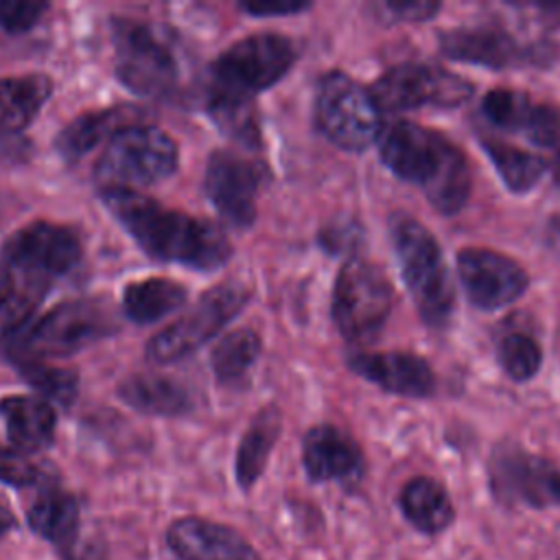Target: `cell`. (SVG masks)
<instances>
[{"label": "cell", "instance_id": "cell-1", "mask_svg": "<svg viewBox=\"0 0 560 560\" xmlns=\"http://www.w3.org/2000/svg\"><path fill=\"white\" fill-rule=\"evenodd\" d=\"M81 258L74 230L37 221L13 232L0 252V339L20 332L57 276Z\"/></svg>", "mask_w": 560, "mask_h": 560}, {"label": "cell", "instance_id": "cell-2", "mask_svg": "<svg viewBox=\"0 0 560 560\" xmlns=\"http://www.w3.org/2000/svg\"><path fill=\"white\" fill-rule=\"evenodd\" d=\"M103 201L153 258L212 271L232 254L230 241L208 221L171 210L136 190H103Z\"/></svg>", "mask_w": 560, "mask_h": 560}, {"label": "cell", "instance_id": "cell-3", "mask_svg": "<svg viewBox=\"0 0 560 560\" xmlns=\"http://www.w3.org/2000/svg\"><path fill=\"white\" fill-rule=\"evenodd\" d=\"M383 164L400 179L422 188L442 214H455L470 195V166L446 136L411 120H398L378 138Z\"/></svg>", "mask_w": 560, "mask_h": 560}, {"label": "cell", "instance_id": "cell-4", "mask_svg": "<svg viewBox=\"0 0 560 560\" xmlns=\"http://www.w3.org/2000/svg\"><path fill=\"white\" fill-rule=\"evenodd\" d=\"M392 243L420 317L431 328H444L453 315L455 291L440 243L427 225L407 214L392 219Z\"/></svg>", "mask_w": 560, "mask_h": 560}, {"label": "cell", "instance_id": "cell-5", "mask_svg": "<svg viewBox=\"0 0 560 560\" xmlns=\"http://www.w3.org/2000/svg\"><path fill=\"white\" fill-rule=\"evenodd\" d=\"M175 168V140L153 125H131L107 140L94 173L101 190H133L168 177Z\"/></svg>", "mask_w": 560, "mask_h": 560}, {"label": "cell", "instance_id": "cell-6", "mask_svg": "<svg viewBox=\"0 0 560 560\" xmlns=\"http://www.w3.org/2000/svg\"><path fill=\"white\" fill-rule=\"evenodd\" d=\"M488 486L494 501L510 510L560 508V466L514 442H501L492 448Z\"/></svg>", "mask_w": 560, "mask_h": 560}, {"label": "cell", "instance_id": "cell-7", "mask_svg": "<svg viewBox=\"0 0 560 560\" xmlns=\"http://www.w3.org/2000/svg\"><path fill=\"white\" fill-rule=\"evenodd\" d=\"M381 109L368 88L343 72H328L315 94L322 133L346 151H365L383 133Z\"/></svg>", "mask_w": 560, "mask_h": 560}, {"label": "cell", "instance_id": "cell-8", "mask_svg": "<svg viewBox=\"0 0 560 560\" xmlns=\"http://www.w3.org/2000/svg\"><path fill=\"white\" fill-rule=\"evenodd\" d=\"M394 306V289L385 271L363 258H350L337 273L332 319L350 341H368L385 326Z\"/></svg>", "mask_w": 560, "mask_h": 560}, {"label": "cell", "instance_id": "cell-9", "mask_svg": "<svg viewBox=\"0 0 560 560\" xmlns=\"http://www.w3.org/2000/svg\"><path fill=\"white\" fill-rule=\"evenodd\" d=\"M116 328L114 313L96 300H70L37 319L18 341L24 361L77 352Z\"/></svg>", "mask_w": 560, "mask_h": 560}, {"label": "cell", "instance_id": "cell-10", "mask_svg": "<svg viewBox=\"0 0 560 560\" xmlns=\"http://www.w3.org/2000/svg\"><path fill=\"white\" fill-rule=\"evenodd\" d=\"M295 48L278 33H258L232 44L214 63V90L252 96L278 83L293 66Z\"/></svg>", "mask_w": 560, "mask_h": 560}, {"label": "cell", "instance_id": "cell-11", "mask_svg": "<svg viewBox=\"0 0 560 560\" xmlns=\"http://www.w3.org/2000/svg\"><path fill=\"white\" fill-rule=\"evenodd\" d=\"M370 92L381 112H407L427 105L459 107L472 96L475 88L440 66L407 61L383 72Z\"/></svg>", "mask_w": 560, "mask_h": 560}, {"label": "cell", "instance_id": "cell-12", "mask_svg": "<svg viewBox=\"0 0 560 560\" xmlns=\"http://www.w3.org/2000/svg\"><path fill=\"white\" fill-rule=\"evenodd\" d=\"M112 31L116 72L129 90L155 96L175 85L179 66L164 35L155 33L149 24L133 20H116Z\"/></svg>", "mask_w": 560, "mask_h": 560}, {"label": "cell", "instance_id": "cell-13", "mask_svg": "<svg viewBox=\"0 0 560 560\" xmlns=\"http://www.w3.org/2000/svg\"><path fill=\"white\" fill-rule=\"evenodd\" d=\"M247 302L241 287H214L179 319L168 324L147 343V357L155 363H173L195 352L201 343L214 337Z\"/></svg>", "mask_w": 560, "mask_h": 560}, {"label": "cell", "instance_id": "cell-14", "mask_svg": "<svg viewBox=\"0 0 560 560\" xmlns=\"http://www.w3.org/2000/svg\"><path fill=\"white\" fill-rule=\"evenodd\" d=\"M267 168L232 151H214L206 166L203 188L217 212L234 228H249Z\"/></svg>", "mask_w": 560, "mask_h": 560}, {"label": "cell", "instance_id": "cell-15", "mask_svg": "<svg viewBox=\"0 0 560 560\" xmlns=\"http://www.w3.org/2000/svg\"><path fill=\"white\" fill-rule=\"evenodd\" d=\"M457 273L470 304L483 311L516 302L529 287L527 271L514 258L488 247L459 249Z\"/></svg>", "mask_w": 560, "mask_h": 560}, {"label": "cell", "instance_id": "cell-16", "mask_svg": "<svg viewBox=\"0 0 560 560\" xmlns=\"http://www.w3.org/2000/svg\"><path fill=\"white\" fill-rule=\"evenodd\" d=\"M444 57L462 63L486 66L494 70L542 66L551 55L542 44H521L510 33L494 26H466L440 33Z\"/></svg>", "mask_w": 560, "mask_h": 560}, {"label": "cell", "instance_id": "cell-17", "mask_svg": "<svg viewBox=\"0 0 560 560\" xmlns=\"http://www.w3.org/2000/svg\"><path fill=\"white\" fill-rule=\"evenodd\" d=\"M481 112L494 127L518 133L538 147L553 149L560 142V114L518 90H490L481 101Z\"/></svg>", "mask_w": 560, "mask_h": 560}, {"label": "cell", "instance_id": "cell-18", "mask_svg": "<svg viewBox=\"0 0 560 560\" xmlns=\"http://www.w3.org/2000/svg\"><path fill=\"white\" fill-rule=\"evenodd\" d=\"M166 542L179 560H260L236 529L199 516L173 521Z\"/></svg>", "mask_w": 560, "mask_h": 560}, {"label": "cell", "instance_id": "cell-19", "mask_svg": "<svg viewBox=\"0 0 560 560\" xmlns=\"http://www.w3.org/2000/svg\"><path fill=\"white\" fill-rule=\"evenodd\" d=\"M348 363L359 376L405 398H427L435 392L431 365L411 352H361Z\"/></svg>", "mask_w": 560, "mask_h": 560}, {"label": "cell", "instance_id": "cell-20", "mask_svg": "<svg viewBox=\"0 0 560 560\" xmlns=\"http://www.w3.org/2000/svg\"><path fill=\"white\" fill-rule=\"evenodd\" d=\"M302 462L313 481L350 483L363 475L359 444L332 424H317L304 435Z\"/></svg>", "mask_w": 560, "mask_h": 560}, {"label": "cell", "instance_id": "cell-21", "mask_svg": "<svg viewBox=\"0 0 560 560\" xmlns=\"http://www.w3.org/2000/svg\"><path fill=\"white\" fill-rule=\"evenodd\" d=\"M398 508L405 521L424 536H440L455 521V505L448 490L429 475H416L398 492Z\"/></svg>", "mask_w": 560, "mask_h": 560}, {"label": "cell", "instance_id": "cell-22", "mask_svg": "<svg viewBox=\"0 0 560 560\" xmlns=\"http://www.w3.org/2000/svg\"><path fill=\"white\" fill-rule=\"evenodd\" d=\"M0 418L11 442L22 451H39L52 442L55 409L44 396L15 394L0 398Z\"/></svg>", "mask_w": 560, "mask_h": 560}, {"label": "cell", "instance_id": "cell-23", "mask_svg": "<svg viewBox=\"0 0 560 560\" xmlns=\"http://www.w3.org/2000/svg\"><path fill=\"white\" fill-rule=\"evenodd\" d=\"M26 521L28 527L55 545L59 553H70L79 534V503L70 492L46 486L28 505Z\"/></svg>", "mask_w": 560, "mask_h": 560}, {"label": "cell", "instance_id": "cell-24", "mask_svg": "<svg viewBox=\"0 0 560 560\" xmlns=\"http://www.w3.org/2000/svg\"><path fill=\"white\" fill-rule=\"evenodd\" d=\"M138 116L136 109L129 107H109L98 112H88L79 118H74L59 136H57V149L63 158L74 160L83 153L92 151L98 142L105 138H114L118 131L138 125L133 118Z\"/></svg>", "mask_w": 560, "mask_h": 560}, {"label": "cell", "instance_id": "cell-25", "mask_svg": "<svg viewBox=\"0 0 560 560\" xmlns=\"http://www.w3.org/2000/svg\"><path fill=\"white\" fill-rule=\"evenodd\" d=\"M52 92L46 74L0 77V129L20 131L39 114Z\"/></svg>", "mask_w": 560, "mask_h": 560}, {"label": "cell", "instance_id": "cell-26", "mask_svg": "<svg viewBox=\"0 0 560 560\" xmlns=\"http://www.w3.org/2000/svg\"><path fill=\"white\" fill-rule=\"evenodd\" d=\"M118 392L129 407L155 416H179L192 405L182 383L160 374L129 376Z\"/></svg>", "mask_w": 560, "mask_h": 560}, {"label": "cell", "instance_id": "cell-27", "mask_svg": "<svg viewBox=\"0 0 560 560\" xmlns=\"http://www.w3.org/2000/svg\"><path fill=\"white\" fill-rule=\"evenodd\" d=\"M278 435H280V411L273 405H269L256 413L236 451L234 470H236V481L241 483L243 490L252 488L258 481Z\"/></svg>", "mask_w": 560, "mask_h": 560}, {"label": "cell", "instance_id": "cell-28", "mask_svg": "<svg viewBox=\"0 0 560 560\" xmlns=\"http://www.w3.org/2000/svg\"><path fill=\"white\" fill-rule=\"evenodd\" d=\"M186 302V289L166 278H144L127 284L122 293V308L127 317L138 324L155 322Z\"/></svg>", "mask_w": 560, "mask_h": 560}, {"label": "cell", "instance_id": "cell-29", "mask_svg": "<svg viewBox=\"0 0 560 560\" xmlns=\"http://www.w3.org/2000/svg\"><path fill=\"white\" fill-rule=\"evenodd\" d=\"M481 147L488 153L494 171L499 173V177L512 192L532 190L540 182V177L547 168L545 160H540L538 155L527 153L514 144L486 138V140H481Z\"/></svg>", "mask_w": 560, "mask_h": 560}, {"label": "cell", "instance_id": "cell-30", "mask_svg": "<svg viewBox=\"0 0 560 560\" xmlns=\"http://www.w3.org/2000/svg\"><path fill=\"white\" fill-rule=\"evenodd\" d=\"M260 354V337L249 328L225 332L210 352V363L221 381H238Z\"/></svg>", "mask_w": 560, "mask_h": 560}, {"label": "cell", "instance_id": "cell-31", "mask_svg": "<svg viewBox=\"0 0 560 560\" xmlns=\"http://www.w3.org/2000/svg\"><path fill=\"white\" fill-rule=\"evenodd\" d=\"M208 109H210L214 122L230 136H234L247 144H254L258 140L256 116H254V109H252L247 96H236V94L214 90V94L208 103Z\"/></svg>", "mask_w": 560, "mask_h": 560}, {"label": "cell", "instance_id": "cell-32", "mask_svg": "<svg viewBox=\"0 0 560 560\" xmlns=\"http://www.w3.org/2000/svg\"><path fill=\"white\" fill-rule=\"evenodd\" d=\"M497 359L512 381H529L542 365V350L529 335L510 332L497 346Z\"/></svg>", "mask_w": 560, "mask_h": 560}, {"label": "cell", "instance_id": "cell-33", "mask_svg": "<svg viewBox=\"0 0 560 560\" xmlns=\"http://www.w3.org/2000/svg\"><path fill=\"white\" fill-rule=\"evenodd\" d=\"M20 370L24 374V378L31 381V385L44 394L46 400H57L63 405H70L72 398L77 396V385L79 378L74 372L70 370H61V368H50L44 365L39 361H22Z\"/></svg>", "mask_w": 560, "mask_h": 560}, {"label": "cell", "instance_id": "cell-34", "mask_svg": "<svg viewBox=\"0 0 560 560\" xmlns=\"http://www.w3.org/2000/svg\"><path fill=\"white\" fill-rule=\"evenodd\" d=\"M46 9H48L46 2H28V0L0 2V26L9 33H22L31 28Z\"/></svg>", "mask_w": 560, "mask_h": 560}, {"label": "cell", "instance_id": "cell-35", "mask_svg": "<svg viewBox=\"0 0 560 560\" xmlns=\"http://www.w3.org/2000/svg\"><path fill=\"white\" fill-rule=\"evenodd\" d=\"M0 479L11 486H33L42 481V470L22 451H0Z\"/></svg>", "mask_w": 560, "mask_h": 560}, {"label": "cell", "instance_id": "cell-36", "mask_svg": "<svg viewBox=\"0 0 560 560\" xmlns=\"http://www.w3.org/2000/svg\"><path fill=\"white\" fill-rule=\"evenodd\" d=\"M383 11L389 13V18L396 20H411V22H420V20H431L438 11H440V2H385Z\"/></svg>", "mask_w": 560, "mask_h": 560}, {"label": "cell", "instance_id": "cell-37", "mask_svg": "<svg viewBox=\"0 0 560 560\" xmlns=\"http://www.w3.org/2000/svg\"><path fill=\"white\" fill-rule=\"evenodd\" d=\"M306 2H265V4H243L245 11L254 15H276V13H298L304 11Z\"/></svg>", "mask_w": 560, "mask_h": 560}, {"label": "cell", "instance_id": "cell-38", "mask_svg": "<svg viewBox=\"0 0 560 560\" xmlns=\"http://www.w3.org/2000/svg\"><path fill=\"white\" fill-rule=\"evenodd\" d=\"M15 527V516L11 514V510L9 508H4L2 503H0V536H4L9 529H13Z\"/></svg>", "mask_w": 560, "mask_h": 560}, {"label": "cell", "instance_id": "cell-39", "mask_svg": "<svg viewBox=\"0 0 560 560\" xmlns=\"http://www.w3.org/2000/svg\"><path fill=\"white\" fill-rule=\"evenodd\" d=\"M549 241L553 247L560 249V214H556L551 221H549Z\"/></svg>", "mask_w": 560, "mask_h": 560}, {"label": "cell", "instance_id": "cell-40", "mask_svg": "<svg viewBox=\"0 0 560 560\" xmlns=\"http://www.w3.org/2000/svg\"><path fill=\"white\" fill-rule=\"evenodd\" d=\"M553 151H556V162H553V166H556V171H558V175H560V142L553 147Z\"/></svg>", "mask_w": 560, "mask_h": 560}, {"label": "cell", "instance_id": "cell-41", "mask_svg": "<svg viewBox=\"0 0 560 560\" xmlns=\"http://www.w3.org/2000/svg\"><path fill=\"white\" fill-rule=\"evenodd\" d=\"M558 560H560V558H558Z\"/></svg>", "mask_w": 560, "mask_h": 560}]
</instances>
